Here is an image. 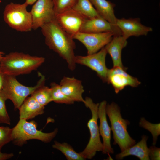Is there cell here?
<instances>
[{"label": "cell", "mask_w": 160, "mask_h": 160, "mask_svg": "<svg viewBox=\"0 0 160 160\" xmlns=\"http://www.w3.org/2000/svg\"><path fill=\"white\" fill-rule=\"evenodd\" d=\"M127 69L126 68L113 67L112 68L108 69L107 83L112 85L116 94L127 86L135 87L141 83L137 78L127 72Z\"/></svg>", "instance_id": "cell-11"}, {"label": "cell", "mask_w": 160, "mask_h": 160, "mask_svg": "<svg viewBox=\"0 0 160 160\" xmlns=\"http://www.w3.org/2000/svg\"><path fill=\"white\" fill-rule=\"evenodd\" d=\"M85 101L84 104L87 107L90 109L92 114L91 118L87 124L90 133V137L85 148L79 153L84 159H90L95 156L97 152L102 151L103 147L100 138L97 124L99 103H94L92 99L88 97L85 98Z\"/></svg>", "instance_id": "cell-7"}, {"label": "cell", "mask_w": 160, "mask_h": 160, "mask_svg": "<svg viewBox=\"0 0 160 160\" xmlns=\"http://www.w3.org/2000/svg\"><path fill=\"white\" fill-rule=\"evenodd\" d=\"M107 32L112 33L113 36H120L110 23L100 17L92 19L87 18L79 32L98 33Z\"/></svg>", "instance_id": "cell-16"}, {"label": "cell", "mask_w": 160, "mask_h": 160, "mask_svg": "<svg viewBox=\"0 0 160 160\" xmlns=\"http://www.w3.org/2000/svg\"><path fill=\"white\" fill-rule=\"evenodd\" d=\"M127 39L122 36H113L111 40L105 47L107 53L110 55L113 67L125 68L121 60L122 49L127 45Z\"/></svg>", "instance_id": "cell-18"}, {"label": "cell", "mask_w": 160, "mask_h": 160, "mask_svg": "<svg viewBox=\"0 0 160 160\" xmlns=\"http://www.w3.org/2000/svg\"><path fill=\"white\" fill-rule=\"evenodd\" d=\"M107 54L105 47L95 53L87 56H75V62L87 67L95 71L104 82H107L108 69L106 67L105 58Z\"/></svg>", "instance_id": "cell-8"}, {"label": "cell", "mask_w": 160, "mask_h": 160, "mask_svg": "<svg viewBox=\"0 0 160 160\" xmlns=\"http://www.w3.org/2000/svg\"><path fill=\"white\" fill-rule=\"evenodd\" d=\"M139 126L148 131L152 134L153 137L152 145L156 144L158 136L160 135V124H153L147 121L144 117L140 119Z\"/></svg>", "instance_id": "cell-25"}, {"label": "cell", "mask_w": 160, "mask_h": 160, "mask_svg": "<svg viewBox=\"0 0 160 160\" xmlns=\"http://www.w3.org/2000/svg\"><path fill=\"white\" fill-rule=\"evenodd\" d=\"M107 102L103 100L99 103L98 109V118L100 123L99 129L100 135L103 140V149L102 151L103 154H113V149L111 144V131L110 127L108 124L106 117V108Z\"/></svg>", "instance_id": "cell-14"}, {"label": "cell", "mask_w": 160, "mask_h": 160, "mask_svg": "<svg viewBox=\"0 0 160 160\" xmlns=\"http://www.w3.org/2000/svg\"><path fill=\"white\" fill-rule=\"evenodd\" d=\"M52 147L61 151L68 160H84L79 153L76 152L70 145L66 143H61L55 141Z\"/></svg>", "instance_id": "cell-22"}, {"label": "cell", "mask_w": 160, "mask_h": 160, "mask_svg": "<svg viewBox=\"0 0 160 160\" xmlns=\"http://www.w3.org/2000/svg\"><path fill=\"white\" fill-rule=\"evenodd\" d=\"M52 102L59 104H73L74 100L65 95L61 91L60 84L55 82L50 84Z\"/></svg>", "instance_id": "cell-24"}, {"label": "cell", "mask_w": 160, "mask_h": 160, "mask_svg": "<svg viewBox=\"0 0 160 160\" xmlns=\"http://www.w3.org/2000/svg\"><path fill=\"white\" fill-rule=\"evenodd\" d=\"M6 101L0 93V123L9 125L10 119L7 111Z\"/></svg>", "instance_id": "cell-28"}, {"label": "cell", "mask_w": 160, "mask_h": 160, "mask_svg": "<svg viewBox=\"0 0 160 160\" xmlns=\"http://www.w3.org/2000/svg\"><path fill=\"white\" fill-rule=\"evenodd\" d=\"M106 112L111 123L113 144H117L121 152L135 145V140L130 136L127 130V126L130 122L122 118L119 105L114 102L107 104Z\"/></svg>", "instance_id": "cell-3"}, {"label": "cell", "mask_w": 160, "mask_h": 160, "mask_svg": "<svg viewBox=\"0 0 160 160\" xmlns=\"http://www.w3.org/2000/svg\"><path fill=\"white\" fill-rule=\"evenodd\" d=\"M60 85L62 91L74 102L84 103L82 97L84 90L81 81L74 77L64 76Z\"/></svg>", "instance_id": "cell-15"}, {"label": "cell", "mask_w": 160, "mask_h": 160, "mask_svg": "<svg viewBox=\"0 0 160 160\" xmlns=\"http://www.w3.org/2000/svg\"><path fill=\"white\" fill-rule=\"evenodd\" d=\"M4 74L0 70V91L2 89L4 80Z\"/></svg>", "instance_id": "cell-31"}, {"label": "cell", "mask_w": 160, "mask_h": 160, "mask_svg": "<svg viewBox=\"0 0 160 160\" xmlns=\"http://www.w3.org/2000/svg\"><path fill=\"white\" fill-rule=\"evenodd\" d=\"M87 18L72 9L55 14V20L63 30L73 36L80 32Z\"/></svg>", "instance_id": "cell-12"}, {"label": "cell", "mask_w": 160, "mask_h": 160, "mask_svg": "<svg viewBox=\"0 0 160 160\" xmlns=\"http://www.w3.org/2000/svg\"><path fill=\"white\" fill-rule=\"evenodd\" d=\"M37 0H26L25 2L28 5L34 4Z\"/></svg>", "instance_id": "cell-32"}, {"label": "cell", "mask_w": 160, "mask_h": 160, "mask_svg": "<svg viewBox=\"0 0 160 160\" xmlns=\"http://www.w3.org/2000/svg\"><path fill=\"white\" fill-rule=\"evenodd\" d=\"M4 55V53L2 51H0V61Z\"/></svg>", "instance_id": "cell-33"}, {"label": "cell", "mask_w": 160, "mask_h": 160, "mask_svg": "<svg viewBox=\"0 0 160 160\" xmlns=\"http://www.w3.org/2000/svg\"><path fill=\"white\" fill-rule=\"evenodd\" d=\"M112 33L107 32L98 33H87L79 32L73 36L81 43L86 47L87 55L99 51L112 39Z\"/></svg>", "instance_id": "cell-9"}, {"label": "cell", "mask_w": 160, "mask_h": 160, "mask_svg": "<svg viewBox=\"0 0 160 160\" xmlns=\"http://www.w3.org/2000/svg\"><path fill=\"white\" fill-rule=\"evenodd\" d=\"M28 5L11 2L6 5L3 12L5 22L11 28L21 32H27L32 29V18L30 12L27 10Z\"/></svg>", "instance_id": "cell-6"}, {"label": "cell", "mask_w": 160, "mask_h": 160, "mask_svg": "<svg viewBox=\"0 0 160 160\" xmlns=\"http://www.w3.org/2000/svg\"><path fill=\"white\" fill-rule=\"evenodd\" d=\"M41 28L46 45L66 61L70 70H74L76 44L72 36L63 30L55 19Z\"/></svg>", "instance_id": "cell-1"}, {"label": "cell", "mask_w": 160, "mask_h": 160, "mask_svg": "<svg viewBox=\"0 0 160 160\" xmlns=\"http://www.w3.org/2000/svg\"><path fill=\"white\" fill-rule=\"evenodd\" d=\"M99 15L108 21L120 36L121 32L116 25L117 18L114 14V8L115 4L106 0H89Z\"/></svg>", "instance_id": "cell-17"}, {"label": "cell", "mask_w": 160, "mask_h": 160, "mask_svg": "<svg viewBox=\"0 0 160 160\" xmlns=\"http://www.w3.org/2000/svg\"><path fill=\"white\" fill-rule=\"evenodd\" d=\"M12 131L8 127L0 126V153L3 146L12 141Z\"/></svg>", "instance_id": "cell-27"}, {"label": "cell", "mask_w": 160, "mask_h": 160, "mask_svg": "<svg viewBox=\"0 0 160 160\" xmlns=\"http://www.w3.org/2000/svg\"><path fill=\"white\" fill-rule=\"evenodd\" d=\"M148 136L143 135L140 141L132 146L121 151L115 156L117 160H122L126 157L130 155L135 156L140 160H150L149 156V148L147 145Z\"/></svg>", "instance_id": "cell-19"}, {"label": "cell", "mask_w": 160, "mask_h": 160, "mask_svg": "<svg viewBox=\"0 0 160 160\" xmlns=\"http://www.w3.org/2000/svg\"><path fill=\"white\" fill-rule=\"evenodd\" d=\"M43 84L39 87L31 95L41 105L45 107L52 102L50 88Z\"/></svg>", "instance_id": "cell-23"}, {"label": "cell", "mask_w": 160, "mask_h": 160, "mask_svg": "<svg viewBox=\"0 0 160 160\" xmlns=\"http://www.w3.org/2000/svg\"><path fill=\"white\" fill-rule=\"evenodd\" d=\"M37 124L34 121L28 122L20 119L17 124L12 129V140L15 145L22 146L30 140H40L45 143L50 142L56 136L57 128L49 133H44L37 129Z\"/></svg>", "instance_id": "cell-5"}, {"label": "cell", "mask_w": 160, "mask_h": 160, "mask_svg": "<svg viewBox=\"0 0 160 160\" xmlns=\"http://www.w3.org/2000/svg\"><path fill=\"white\" fill-rule=\"evenodd\" d=\"M149 148V156L150 159L152 160H159L160 159V148L153 145Z\"/></svg>", "instance_id": "cell-29"}, {"label": "cell", "mask_w": 160, "mask_h": 160, "mask_svg": "<svg viewBox=\"0 0 160 160\" xmlns=\"http://www.w3.org/2000/svg\"><path fill=\"white\" fill-rule=\"evenodd\" d=\"M116 25L121 30L122 36L127 39L134 36H146L152 31V28L142 24L139 18L117 19Z\"/></svg>", "instance_id": "cell-13"}, {"label": "cell", "mask_w": 160, "mask_h": 160, "mask_svg": "<svg viewBox=\"0 0 160 160\" xmlns=\"http://www.w3.org/2000/svg\"><path fill=\"white\" fill-rule=\"evenodd\" d=\"M41 77L33 87L26 86L20 83L15 76L4 74L3 86L0 93L6 100L13 103L15 109H19L25 100L39 87L45 84V77L40 73Z\"/></svg>", "instance_id": "cell-4"}, {"label": "cell", "mask_w": 160, "mask_h": 160, "mask_svg": "<svg viewBox=\"0 0 160 160\" xmlns=\"http://www.w3.org/2000/svg\"><path fill=\"white\" fill-rule=\"evenodd\" d=\"M72 9L87 18L101 17L89 0H77Z\"/></svg>", "instance_id": "cell-21"}, {"label": "cell", "mask_w": 160, "mask_h": 160, "mask_svg": "<svg viewBox=\"0 0 160 160\" xmlns=\"http://www.w3.org/2000/svg\"><path fill=\"white\" fill-rule=\"evenodd\" d=\"M45 60L43 57L12 52L2 57L0 61V70L4 74L15 76L27 74L36 70Z\"/></svg>", "instance_id": "cell-2"}, {"label": "cell", "mask_w": 160, "mask_h": 160, "mask_svg": "<svg viewBox=\"0 0 160 160\" xmlns=\"http://www.w3.org/2000/svg\"><path fill=\"white\" fill-rule=\"evenodd\" d=\"M77 0H52L55 14L73 8Z\"/></svg>", "instance_id": "cell-26"}, {"label": "cell", "mask_w": 160, "mask_h": 160, "mask_svg": "<svg viewBox=\"0 0 160 160\" xmlns=\"http://www.w3.org/2000/svg\"><path fill=\"white\" fill-rule=\"evenodd\" d=\"M14 156L12 153H0V160H6L9 159Z\"/></svg>", "instance_id": "cell-30"}, {"label": "cell", "mask_w": 160, "mask_h": 160, "mask_svg": "<svg viewBox=\"0 0 160 160\" xmlns=\"http://www.w3.org/2000/svg\"><path fill=\"white\" fill-rule=\"evenodd\" d=\"M44 107L41 105L31 95L28 97L21 105L19 110L20 119L27 120L43 114Z\"/></svg>", "instance_id": "cell-20"}, {"label": "cell", "mask_w": 160, "mask_h": 160, "mask_svg": "<svg viewBox=\"0 0 160 160\" xmlns=\"http://www.w3.org/2000/svg\"><path fill=\"white\" fill-rule=\"evenodd\" d=\"M32 29L36 30L55 19V13L52 0H37L30 11Z\"/></svg>", "instance_id": "cell-10"}]
</instances>
